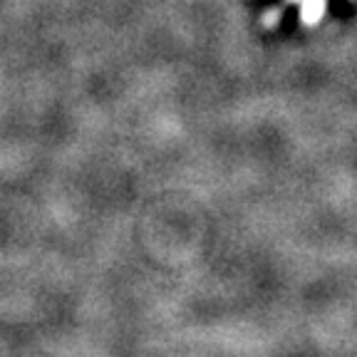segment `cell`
Listing matches in <instances>:
<instances>
[{"label": "cell", "instance_id": "obj_1", "mask_svg": "<svg viewBox=\"0 0 357 357\" xmlns=\"http://www.w3.org/2000/svg\"><path fill=\"white\" fill-rule=\"evenodd\" d=\"M303 13H301V20L305 28H312V25H318L325 15V8H328V0H303Z\"/></svg>", "mask_w": 357, "mask_h": 357}, {"label": "cell", "instance_id": "obj_2", "mask_svg": "<svg viewBox=\"0 0 357 357\" xmlns=\"http://www.w3.org/2000/svg\"><path fill=\"white\" fill-rule=\"evenodd\" d=\"M280 17H283V8H271V10H266L263 13V28L266 30L278 28Z\"/></svg>", "mask_w": 357, "mask_h": 357}, {"label": "cell", "instance_id": "obj_3", "mask_svg": "<svg viewBox=\"0 0 357 357\" xmlns=\"http://www.w3.org/2000/svg\"><path fill=\"white\" fill-rule=\"evenodd\" d=\"M288 6H298V3H303V0H285Z\"/></svg>", "mask_w": 357, "mask_h": 357}]
</instances>
